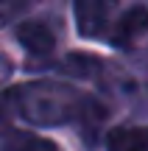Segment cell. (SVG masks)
Returning <instances> with one entry per match:
<instances>
[{"label": "cell", "mask_w": 148, "mask_h": 151, "mask_svg": "<svg viewBox=\"0 0 148 151\" xmlns=\"http://www.w3.org/2000/svg\"><path fill=\"white\" fill-rule=\"evenodd\" d=\"M59 70L76 76V78H101L104 65H101L95 56H89V53H67L64 59H61Z\"/></svg>", "instance_id": "52a82bcc"}, {"label": "cell", "mask_w": 148, "mask_h": 151, "mask_svg": "<svg viewBox=\"0 0 148 151\" xmlns=\"http://www.w3.org/2000/svg\"><path fill=\"white\" fill-rule=\"evenodd\" d=\"M14 115L34 126H64L78 120L84 95L61 81H31L9 90Z\"/></svg>", "instance_id": "6da1fadb"}, {"label": "cell", "mask_w": 148, "mask_h": 151, "mask_svg": "<svg viewBox=\"0 0 148 151\" xmlns=\"http://www.w3.org/2000/svg\"><path fill=\"white\" fill-rule=\"evenodd\" d=\"M104 143L106 151H148V126H115Z\"/></svg>", "instance_id": "5b68a950"}, {"label": "cell", "mask_w": 148, "mask_h": 151, "mask_svg": "<svg viewBox=\"0 0 148 151\" xmlns=\"http://www.w3.org/2000/svg\"><path fill=\"white\" fill-rule=\"evenodd\" d=\"M17 39L31 56H50L56 48V34L45 20H25L17 25Z\"/></svg>", "instance_id": "277c9868"}, {"label": "cell", "mask_w": 148, "mask_h": 151, "mask_svg": "<svg viewBox=\"0 0 148 151\" xmlns=\"http://www.w3.org/2000/svg\"><path fill=\"white\" fill-rule=\"evenodd\" d=\"M148 37V6L137 3L129 6L120 14V20L115 22V28L109 31V42L117 50H132Z\"/></svg>", "instance_id": "7a4b0ae2"}, {"label": "cell", "mask_w": 148, "mask_h": 151, "mask_svg": "<svg viewBox=\"0 0 148 151\" xmlns=\"http://www.w3.org/2000/svg\"><path fill=\"white\" fill-rule=\"evenodd\" d=\"M0 151H61L53 140L28 134V132H9L0 143Z\"/></svg>", "instance_id": "8992f818"}, {"label": "cell", "mask_w": 148, "mask_h": 151, "mask_svg": "<svg viewBox=\"0 0 148 151\" xmlns=\"http://www.w3.org/2000/svg\"><path fill=\"white\" fill-rule=\"evenodd\" d=\"M11 115H14V106H11V98H9V92H6V95H0V126L9 123Z\"/></svg>", "instance_id": "9c48e42d"}, {"label": "cell", "mask_w": 148, "mask_h": 151, "mask_svg": "<svg viewBox=\"0 0 148 151\" xmlns=\"http://www.w3.org/2000/svg\"><path fill=\"white\" fill-rule=\"evenodd\" d=\"M73 11H76V28H78L81 37L98 39L101 34H106V28H109V11H112L109 3H101V0H78L73 6Z\"/></svg>", "instance_id": "3957f363"}, {"label": "cell", "mask_w": 148, "mask_h": 151, "mask_svg": "<svg viewBox=\"0 0 148 151\" xmlns=\"http://www.w3.org/2000/svg\"><path fill=\"white\" fill-rule=\"evenodd\" d=\"M106 118V106L92 95H84V104H81V112H78V123H81V132H84V140L92 143V134L98 132V126L104 123Z\"/></svg>", "instance_id": "ba28073f"}, {"label": "cell", "mask_w": 148, "mask_h": 151, "mask_svg": "<svg viewBox=\"0 0 148 151\" xmlns=\"http://www.w3.org/2000/svg\"><path fill=\"white\" fill-rule=\"evenodd\" d=\"M11 70H14V67H11V59L0 53V84H3V81H6V78L11 76Z\"/></svg>", "instance_id": "30bf717a"}]
</instances>
